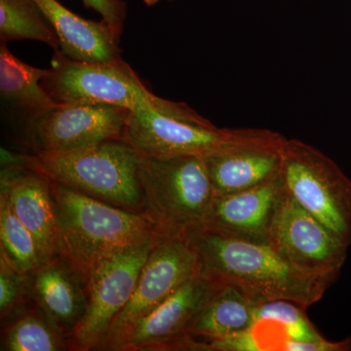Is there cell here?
Segmentation results:
<instances>
[{
    "label": "cell",
    "instance_id": "17",
    "mask_svg": "<svg viewBox=\"0 0 351 351\" xmlns=\"http://www.w3.org/2000/svg\"><path fill=\"white\" fill-rule=\"evenodd\" d=\"M52 25L64 56L88 63H108L122 59L119 39L103 20L84 19L58 0H34Z\"/></svg>",
    "mask_w": 351,
    "mask_h": 351
},
{
    "label": "cell",
    "instance_id": "21",
    "mask_svg": "<svg viewBox=\"0 0 351 351\" xmlns=\"http://www.w3.org/2000/svg\"><path fill=\"white\" fill-rule=\"evenodd\" d=\"M0 255L24 276H29L49 258L31 230L14 213L3 193H0Z\"/></svg>",
    "mask_w": 351,
    "mask_h": 351
},
{
    "label": "cell",
    "instance_id": "18",
    "mask_svg": "<svg viewBox=\"0 0 351 351\" xmlns=\"http://www.w3.org/2000/svg\"><path fill=\"white\" fill-rule=\"evenodd\" d=\"M256 304L230 285H223L196 316L188 335L212 341L239 336L255 324Z\"/></svg>",
    "mask_w": 351,
    "mask_h": 351
},
{
    "label": "cell",
    "instance_id": "1",
    "mask_svg": "<svg viewBox=\"0 0 351 351\" xmlns=\"http://www.w3.org/2000/svg\"><path fill=\"white\" fill-rule=\"evenodd\" d=\"M186 237L197 256L198 274L239 289L256 304L283 300L307 308L337 279L300 271L269 243L225 239L204 230Z\"/></svg>",
    "mask_w": 351,
    "mask_h": 351
},
{
    "label": "cell",
    "instance_id": "9",
    "mask_svg": "<svg viewBox=\"0 0 351 351\" xmlns=\"http://www.w3.org/2000/svg\"><path fill=\"white\" fill-rule=\"evenodd\" d=\"M197 274V256L188 237L159 235L130 300L113 321L99 350L119 351L138 321Z\"/></svg>",
    "mask_w": 351,
    "mask_h": 351
},
{
    "label": "cell",
    "instance_id": "11",
    "mask_svg": "<svg viewBox=\"0 0 351 351\" xmlns=\"http://www.w3.org/2000/svg\"><path fill=\"white\" fill-rule=\"evenodd\" d=\"M269 244L295 269L313 276L338 278L348 256V247L287 191L274 219Z\"/></svg>",
    "mask_w": 351,
    "mask_h": 351
},
{
    "label": "cell",
    "instance_id": "8",
    "mask_svg": "<svg viewBox=\"0 0 351 351\" xmlns=\"http://www.w3.org/2000/svg\"><path fill=\"white\" fill-rule=\"evenodd\" d=\"M158 237L115 252L90 269L86 277V309L69 339L71 350H100L113 321L130 300Z\"/></svg>",
    "mask_w": 351,
    "mask_h": 351
},
{
    "label": "cell",
    "instance_id": "14",
    "mask_svg": "<svg viewBox=\"0 0 351 351\" xmlns=\"http://www.w3.org/2000/svg\"><path fill=\"white\" fill-rule=\"evenodd\" d=\"M286 138L276 137L237 145L203 157L215 196L263 186L281 175Z\"/></svg>",
    "mask_w": 351,
    "mask_h": 351
},
{
    "label": "cell",
    "instance_id": "23",
    "mask_svg": "<svg viewBox=\"0 0 351 351\" xmlns=\"http://www.w3.org/2000/svg\"><path fill=\"white\" fill-rule=\"evenodd\" d=\"M66 335L39 309L25 314L6 330L1 350L61 351L71 350Z\"/></svg>",
    "mask_w": 351,
    "mask_h": 351
},
{
    "label": "cell",
    "instance_id": "19",
    "mask_svg": "<svg viewBox=\"0 0 351 351\" xmlns=\"http://www.w3.org/2000/svg\"><path fill=\"white\" fill-rule=\"evenodd\" d=\"M49 69H38L18 59L0 43V93L5 103L19 110L27 122L36 119L58 103L41 82Z\"/></svg>",
    "mask_w": 351,
    "mask_h": 351
},
{
    "label": "cell",
    "instance_id": "3",
    "mask_svg": "<svg viewBox=\"0 0 351 351\" xmlns=\"http://www.w3.org/2000/svg\"><path fill=\"white\" fill-rule=\"evenodd\" d=\"M140 154L122 138L61 152H34L15 159L21 165L45 176L51 182L144 214L138 179Z\"/></svg>",
    "mask_w": 351,
    "mask_h": 351
},
{
    "label": "cell",
    "instance_id": "6",
    "mask_svg": "<svg viewBox=\"0 0 351 351\" xmlns=\"http://www.w3.org/2000/svg\"><path fill=\"white\" fill-rule=\"evenodd\" d=\"M289 195L345 246L351 245V181L326 154L286 140L281 170Z\"/></svg>",
    "mask_w": 351,
    "mask_h": 351
},
{
    "label": "cell",
    "instance_id": "4",
    "mask_svg": "<svg viewBox=\"0 0 351 351\" xmlns=\"http://www.w3.org/2000/svg\"><path fill=\"white\" fill-rule=\"evenodd\" d=\"M41 84L58 104L108 105L128 110H154L200 124H211L186 104L159 98L152 93L123 60L88 63L54 51L51 68Z\"/></svg>",
    "mask_w": 351,
    "mask_h": 351
},
{
    "label": "cell",
    "instance_id": "20",
    "mask_svg": "<svg viewBox=\"0 0 351 351\" xmlns=\"http://www.w3.org/2000/svg\"><path fill=\"white\" fill-rule=\"evenodd\" d=\"M306 311V307L283 300L256 304L254 327L278 332L283 350L304 351L308 343L326 341L311 324Z\"/></svg>",
    "mask_w": 351,
    "mask_h": 351
},
{
    "label": "cell",
    "instance_id": "12",
    "mask_svg": "<svg viewBox=\"0 0 351 351\" xmlns=\"http://www.w3.org/2000/svg\"><path fill=\"white\" fill-rule=\"evenodd\" d=\"M223 284L197 274L138 321L119 351L177 350L196 316Z\"/></svg>",
    "mask_w": 351,
    "mask_h": 351
},
{
    "label": "cell",
    "instance_id": "26",
    "mask_svg": "<svg viewBox=\"0 0 351 351\" xmlns=\"http://www.w3.org/2000/svg\"><path fill=\"white\" fill-rule=\"evenodd\" d=\"M144 2L147 5L152 6L158 2V0H144Z\"/></svg>",
    "mask_w": 351,
    "mask_h": 351
},
{
    "label": "cell",
    "instance_id": "24",
    "mask_svg": "<svg viewBox=\"0 0 351 351\" xmlns=\"http://www.w3.org/2000/svg\"><path fill=\"white\" fill-rule=\"evenodd\" d=\"M29 295V276L20 274L0 255V311L1 318L17 309Z\"/></svg>",
    "mask_w": 351,
    "mask_h": 351
},
{
    "label": "cell",
    "instance_id": "5",
    "mask_svg": "<svg viewBox=\"0 0 351 351\" xmlns=\"http://www.w3.org/2000/svg\"><path fill=\"white\" fill-rule=\"evenodd\" d=\"M138 179L144 214L159 234L186 237L202 228L215 197L203 157L140 154Z\"/></svg>",
    "mask_w": 351,
    "mask_h": 351
},
{
    "label": "cell",
    "instance_id": "10",
    "mask_svg": "<svg viewBox=\"0 0 351 351\" xmlns=\"http://www.w3.org/2000/svg\"><path fill=\"white\" fill-rule=\"evenodd\" d=\"M130 110L108 105L57 104L27 122L34 152H61L122 138Z\"/></svg>",
    "mask_w": 351,
    "mask_h": 351
},
{
    "label": "cell",
    "instance_id": "7",
    "mask_svg": "<svg viewBox=\"0 0 351 351\" xmlns=\"http://www.w3.org/2000/svg\"><path fill=\"white\" fill-rule=\"evenodd\" d=\"M267 129L218 128L174 119L154 110H130L122 140L141 156L154 158L195 156L204 157L237 145L276 137Z\"/></svg>",
    "mask_w": 351,
    "mask_h": 351
},
{
    "label": "cell",
    "instance_id": "16",
    "mask_svg": "<svg viewBox=\"0 0 351 351\" xmlns=\"http://www.w3.org/2000/svg\"><path fill=\"white\" fill-rule=\"evenodd\" d=\"M0 193L34 233L46 257L59 256V226L49 179L24 166L11 165L2 171Z\"/></svg>",
    "mask_w": 351,
    "mask_h": 351
},
{
    "label": "cell",
    "instance_id": "13",
    "mask_svg": "<svg viewBox=\"0 0 351 351\" xmlns=\"http://www.w3.org/2000/svg\"><path fill=\"white\" fill-rule=\"evenodd\" d=\"M286 189L282 177L232 195L215 196L200 230L225 239L269 243Z\"/></svg>",
    "mask_w": 351,
    "mask_h": 351
},
{
    "label": "cell",
    "instance_id": "15",
    "mask_svg": "<svg viewBox=\"0 0 351 351\" xmlns=\"http://www.w3.org/2000/svg\"><path fill=\"white\" fill-rule=\"evenodd\" d=\"M29 289L39 311L71 339L86 309V277L56 256L29 274Z\"/></svg>",
    "mask_w": 351,
    "mask_h": 351
},
{
    "label": "cell",
    "instance_id": "2",
    "mask_svg": "<svg viewBox=\"0 0 351 351\" xmlns=\"http://www.w3.org/2000/svg\"><path fill=\"white\" fill-rule=\"evenodd\" d=\"M50 182L59 226V256L85 277L101 258L160 235L145 214Z\"/></svg>",
    "mask_w": 351,
    "mask_h": 351
},
{
    "label": "cell",
    "instance_id": "25",
    "mask_svg": "<svg viewBox=\"0 0 351 351\" xmlns=\"http://www.w3.org/2000/svg\"><path fill=\"white\" fill-rule=\"evenodd\" d=\"M87 8L100 14L101 20L108 25L120 41L126 18V4L122 0H82Z\"/></svg>",
    "mask_w": 351,
    "mask_h": 351
},
{
    "label": "cell",
    "instance_id": "22",
    "mask_svg": "<svg viewBox=\"0 0 351 351\" xmlns=\"http://www.w3.org/2000/svg\"><path fill=\"white\" fill-rule=\"evenodd\" d=\"M24 39L60 50L56 32L34 0H0V43Z\"/></svg>",
    "mask_w": 351,
    "mask_h": 351
}]
</instances>
